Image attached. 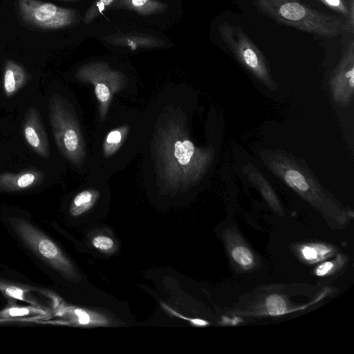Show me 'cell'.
<instances>
[{
	"label": "cell",
	"instance_id": "obj_1",
	"mask_svg": "<svg viewBox=\"0 0 354 354\" xmlns=\"http://www.w3.org/2000/svg\"><path fill=\"white\" fill-rule=\"evenodd\" d=\"M156 153L160 176L167 186L188 187L201 180L214 157L211 147H197L182 119L167 120L157 131Z\"/></svg>",
	"mask_w": 354,
	"mask_h": 354
},
{
	"label": "cell",
	"instance_id": "obj_2",
	"mask_svg": "<svg viewBox=\"0 0 354 354\" xmlns=\"http://www.w3.org/2000/svg\"><path fill=\"white\" fill-rule=\"evenodd\" d=\"M265 165L299 196L312 205L333 230L345 228L353 218L344 207L317 183L310 172L283 152L261 153Z\"/></svg>",
	"mask_w": 354,
	"mask_h": 354
},
{
	"label": "cell",
	"instance_id": "obj_3",
	"mask_svg": "<svg viewBox=\"0 0 354 354\" xmlns=\"http://www.w3.org/2000/svg\"><path fill=\"white\" fill-rule=\"evenodd\" d=\"M252 3L259 12L276 23L315 37L332 39L347 31L346 23L301 0H252Z\"/></svg>",
	"mask_w": 354,
	"mask_h": 354
},
{
	"label": "cell",
	"instance_id": "obj_4",
	"mask_svg": "<svg viewBox=\"0 0 354 354\" xmlns=\"http://www.w3.org/2000/svg\"><path fill=\"white\" fill-rule=\"evenodd\" d=\"M48 113L53 136L62 154L80 167L85 158V144L77 120L68 102L53 93L48 100Z\"/></svg>",
	"mask_w": 354,
	"mask_h": 354
},
{
	"label": "cell",
	"instance_id": "obj_5",
	"mask_svg": "<svg viewBox=\"0 0 354 354\" xmlns=\"http://www.w3.org/2000/svg\"><path fill=\"white\" fill-rule=\"evenodd\" d=\"M8 222L19 240L38 258L67 279L79 280L78 273L72 263L43 232L24 218L11 216Z\"/></svg>",
	"mask_w": 354,
	"mask_h": 354
},
{
	"label": "cell",
	"instance_id": "obj_6",
	"mask_svg": "<svg viewBox=\"0 0 354 354\" xmlns=\"http://www.w3.org/2000/svg\"><path fill=\"white\" fill-rule=\"evenodd\" d=\"M221 40L237 60L264 85L274 88L276 84L266 57L243 29L225 22L218 28Z\"/></svg>",
	"mask_w": 354,
	"mask_h": 354
},
{
	"label": "cell",
	"instance_id": "obj_7",
	"mask_svg": "<svg viewBox=\"0 0 354 354\" xmlns=\"http://www.w3.org/2000/svg\"><path fill=\"white\" fill-rule=\"evenodd\" d=\"M16 12L26 26L39 30H59L77 25L78 10L40 0H15Z\"/></svg>",
	"mask_w": 354,
	"mask_h": 354
},
{
	"label": "cell",
	"instance_id": "obj_8",
	"mask_svg": "<svg viewBox=\"0 0 354 354\" xmlns=\"http://www.w3.org/2000/svg\"><path fill=\"white\" fill-rule=\"evenodd\" d=\"M75 77L93 86L102 120L106 115L114 95L127 82L123 73L112 68L109 63L102 61L91 62L81 66L75 73Z\"/></svg>",
	"mask_w": 354,
	"mask_h": 354
},
{
	"label": "cell",
	"instance_id": "obj_9",
	"mask_svg": "<svg viewBox=\"0 0 354 354\" xmlns=\"http://www.w3.org/2000/svg\"><path fill=\"white\" fill-rule=\"evenodd\" d=\"M222 240L233 268L239 272H250L258 269L260 260L235 227L222 232Z\"/></svg>",
	"mask_w": 354,
	"mask_h": 354
},
{
	"label": "cell",
	"instance_id": "obj_10",
	"mask_svg": "<svg viewBox=\"0 0 354 354\" xmlns=\"http://www.w3.org/2000/svg\"><path fill=\"white\" fill-rule=\"evenodd\" d=\"M334 99L341 104L349 102L354 88V41L350 40L342 49L339 62L330 79Z\"/></svg>",
	"mask_w": 354,
	"mask_h": 354
},
{
	"label": "cell",
	"instance_id": "obj_11",
	"mask_svg": "<svg viewBox=\"0 0 354 354\" xmlns=\"http://www.w3.org/2000/svg\"><path fill=\"white\" fill-rule=\"evenodd\" d=\"M22 133L25 140L38 156L48 158L50 155L47 135L40 114L35 107L26 111L22 123Z\"/></svg>",
	"mask_w": 354,
	"mask_h": 354
},
{
	"label": "cell",
	"instance_id": "obj_12",
	"mask_svg": "<svg viewBox=\"0 0 354 354\" xmlns=\"http://www.w3.org/2000/svg\"><path fill=\"white\" fill-rule=\"evenodd\" d=\"M290 250L297 259L307 265L321 263L333 257L339 251L334 245L321 241L294 243Z\"/></svg>",
	"mask_w": 354,
	"mask_h": 354
},
{
	"label": "cell",
	"instance_id": "obj_13",
	"mask_svg": "<svg viewBox=\"0 0 354 354\" xmlns=\"http://www.w3.org/2000/svg\"><path fill=\"white\" fill-rule=\"evenodd\" d=\"M44 179V173L35 168L16 173H1L0 191L4 192H21L39 185Z\"/></svg>",
	"mask_w": 354,
	"mask_h": 354
},
{
	"label": "cell",
	"instance_id": "obj_14",
	"mask_svg": "<svg viewBox=\"0 0 354 354\" xmlns=\"http://www.w3.org/2000/svg\"><path fill=\"white\" fill-rule=\"evenodd\" d=\"M106 43L136 50L142 48H160L165 45V41L153 35L140 32H119L102 37Z\"/></svg>",
	"mask_w": 354,
	"mask_h": 354
},
{
	"label": "cell",
	"instance_id": "obj_15",
	"mask_svg": "<svg viewBox=\"0 0 354 354\" xmlns=\"http://www.w3.org/2000/svg\"><path fill=\"white\" fill-rule=\"evenodd\" d=\"M167 8V4L160 0H115L109 9H124L150 16L163 13Z\"/></svg>",
	"mask_w": 354,
	"mask_h": 354
},
{
	"label": "cell",
	"instance_id": "obj_16",
	"mask_svg": "<svg viewBox=\"0 0 354 354\" xmlns=\"http://www.w3.org/2000/svg\"><path fill=\"white\" fill-rule=\"evenodd\" d=\"M25 69L12 60H7L3 69V88L5 95L11 97L17 93L27 82Z\"/></svg>",
	"mask_w": 354,
	"mask_h": 354
},
{
	"label": "cell",
	"instance_id": "obj_17",
	"mask_svg": "<svg viewBox=\"0 0 354 354\" xmlns=\"http://www.w3.org/2000/svg\"><path fill=\"white\" fill-rule=\"evenodd\" d=\"M100 193L95 189H88L79 192L73 199L69 213L79 216L90 210L99 198Z\"/></svg>",
	"mask_w": 354,
	"mask_h": 354
},
{
	"label": "cell",
	"instance_id": "obj_18",
	"mask_svg": "<svg viewBox=\"0 0 354 354\" xmlns=\"http://www.w3.org/2000/svg\"><path fill=\"white\" fill-rule=\"evenodd\" d=\"M251 178L260 190L262 196L271 209L279 216H284V211L277 196L263 177L258 172L250 174Z\"/></svg>",
	"mask_w": 354,
	"mask_h": 354
},
{
	"label": "cell",
	"instance_id": "obj_19",
	"mask_svg": "<svg viewBox=\"0 0 354 354\" xmlns=\"http://www.w3.org/2000/svg\"><path fill=\"white\" fill-rule=\"evenodd\" d=\"M348 257L337 253L333 259L321 262L313 270V274L318 277H328L341 271L348 263Z\"/></svg>",
	"mask_w": 354,
	"mask_h": 354
},
{
	"label": "cell",
	"instance_id": "obj_20",
	"mask_svg": "<svg viewBox=\"0 0 354 354\" xmlns=\"http://www.w3.org/2000/svg\"><path fill=\"white\" fill-rule=\"evenodd\" d=\"M129 130V127L124 125L109 132L102 145L103 153L105 157L111 156L120 149L128 134Z\"/></svg>",
	"mask_w": 354,
	"mask_h": 354
},
{
	"label": "cell",
	"instance_id": "obj_21",
	"mask_svg": "<svg viewBox=\"0 0 354 354\" xmlns=\"http://www.w3.org/2000/svg\"><path fill=\"white\" fill-rule=\"evenodd\" d=\"M0 292L8 298L35 304V302L28 296L29 290L27 288L0 279Z\"/></svg>",
	"mask_w": 354,
	"mask_h": 354
},
{
	"label": "cell",
	"instance_id": "obj_22",
	"mask_svg": "<svg viewBox=\"0 0 354 354\" xmlns=\"http://www.w3.org/2000/svg\"><path fill=\"white\" fill-rule=\"evenodd\" d=\"M115 0H95L84 12L82 21L86 25L91 24L97 17L109 8Z\"/></svg>",
	"mask_w": 354,
	"mask_h": 354
},
{
	"label": "cell",
	"instance_id": "obj_23",
	"mask_svg": "<svg viewBox=\"0 0 354 354\" xmlns=\"http://www.w3.org/2000/svg\"><path fill=\"white\" fill-rule=\"evenodd\" d=\"M93 246L97 250L104 253H111L115 249V243L113 239L106 235H97L92 239Z\"/></svg>",
	"mask_w": 354,
	"mask_h": 354
},
{
	"label": "cell",
	"instance_id": "obj_24",
	"mask_svg": "<svg viewBox=\"0 0 354 354\" xmlns=\"http://www.w3.org/2000/svg\"><path fill=\"white\" fill-rule=\"evenodd\" d=\"M39 312L44 313L43 311L31 307L13 306L4 309L3 311L0 313V315H1V317H8L28 315L33 313H38Z\"/></svg>",
	"mask_w": 354,
	"mask_h": 354
},
{
	"label": "cell",
	"instance_id": "obj_25",
	"mask_svg": "<svg viewBox=\"0 0 354 354\" xmlns=\"http://www.w3.org/2000/svg\"><path fill=\"white\" fill-rule=\"evenodd\" d=\"M325 6L336 12L343 15L348 19V9L344 0H319Z\"/></svg>",
	"mask_w": 354,
	"mask_h": 354
},
{
	"label": "cell",
	"instance_id": "obj_26",
	"mask_svg": "<svg viewBox=\"0 0 354 354\" xmlns=\"http://www.w3.org/2000/svg\"><path fill=\"white\" fill-rule=\"evenodd\" d=\"M162 306H164V308L165 309H167V310H168L169 312H170L172 315L178 317H180L183 319H187L189 322H190L192 324L195 325V326H205L207 325H209V323L205 320H203V319H190V318H187L185 317H183L181 315L177 313L176 312H175L174 310L171 309L170 308H169L168 306H165V304L163 305L162 304Z\"/></svg>",
	"mask_w": 354,
	"mask_h": 354
},
{
	"label": "cell",
	"instance_id": "obj_27",
	"mask_svg": "<svg viewBox=\"0 0 354 354\" xmlns=\"http://www.w3.org/2000/svg\"><path fill=\"white\" fill-rule=\"evenodd\" d=\"M348 17L347 19V31L353 32L354 28V0H348Z\"/></svg>",
	"mask_w": 354,
	"mask_h": 354
},
{
	"label": "cell",
	"instance_id": "obj_28",
	"mask_svg": "<svg viewBox=\"0 0 354 354\" xmlns=\"http://www.w3.org/2000/svg\"><path fill=\"white\" fill-rule=\"evenodd\" d=\"M75 313L78 315V322L80 324L85 325L88 324L91 322L90 316L86 312L81 310H75Z\"/></svg>",
	"mask_w": 354,
	"mask_h": 354
},
{
	"label": "cell",
	"instance_id": "obj_29",
	"mask_svg": "<svg viewBox=\"0 0 354 354\" xmlns=\"http://www.w3.org/2000/svg\"><path fill=\"white\" fill-rule=\"evenodd\" d=\"M59 1H80V0H59Z\"/></svg>",
	"mask_w": 354,
	"mask_h": 354
},
{
	"label": "cell",
	"instance_id": "obj_30",
	"mask_svg": "<svg viewBox=\"0 0 354 354\" xmlns=\"http://www.w3.org/2000/svg\"><path fill=\"white\" fill-rule=\"evenodd\" d=\"M3 320H4V319H3L0 318V322H1V321H3Z\"/></svg>",
	"mask_w": 354,
	"mask_h": 354
}]
</instances>
